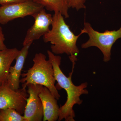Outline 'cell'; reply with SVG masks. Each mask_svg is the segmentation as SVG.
Listing matches in <instances>:
<instances>
[{
    "label": "cell",
    "mask_w": 121,
    "mask_h": 121,
    "mask_svg": "<svg viewBox=\"0 0 121 121\" xmlns=\"http://www.w3.org/2000/svg\"><path fill=\"white\" fill-rule=\"evenodd\" d=\"M86 0H67L68 5L69 8L75 9L78 11L86 8Z\"/></svg>",
    "instance_id": "obj_14"
},
{
    "label": "cell",
    "mask_w": 121,
    "mask_h": 121,
    "mask_svg": "<svg viewBox=\"0 0 121 121\" xmlns=\"http://www.w3.org/2000/svg\"><path fill=\"white\" fill-rule=\"evenodd\" d=\"M28 96L26 88L13 90L7 82L0 86V109H14L22 115L24 114Z\"/></svg>",
    "instance_id": "obj_6"
},
{
    "label": "cell",
    "mask_w": 121,
    "mask_h": 121,
    "mask_svg": "<svg viewBox=\"0 0 121 121\" xmlns=\"http://www.w3.org/2000/svg\"><path fill=\"white\" fill-rule=\"evenodd\" d=\"M42 5L46 9L55 13L59 12L65 18L69 17L67 0H32Z\"/></svg>",
    "instance_id": "obj_12"
},
{
    "label": "cell",
    "mask_w": 121,
    "mask_h": 121,
    "mask_svg": "<svg viewBox=\"0 0 121 121\" xmlns=\"http://www.w3.org/2000/svg\"><path fill=\"white\" fill-rule=\"evenodd\" d=\"M0 121H26L22 116L14 109H0Z\"/></svg>",
    "instance_id": "obj_13"
},
{
    "label": "cell",
    "mask_w": 121,
    "mask_h": 121,
    "mask_svg": "<svg viewBox=\"0 0 121 121\" xmlns=\"http://www.w3.org/2000/svg\"><path fill=\"white\" fill-rule=\"evenodd\" d=\"M83 29L85 33L88 35L89 39L86 42L82 44V48H87L96 47L103 54L104 62H106L109 61L113 44L117 40L121 38V27L117 31L107 30L104 32H101L94 30L90 23L85 22Z\"/></svg>",
    "instance_id": "obj_4"
},
{
    "label": "cell",
    "mask_w": 121,
    "mask_h": 121,
    "mask_svg": "<svg viewBox=\"0 0 121 121\" xmlns=\"http://www.w3.org/2000/svg\"><path fill=\"white\" fill-rule=\"evenodd\" d=\"M39 96L43 110V121H56L58 119L59 107L57 99L46 87L41 85Z\"/></svg>",
    "instance_id": "obj_9"
},
{
    "label": "cell",
    "mask_w": 121,
    "mask_h": 121,
    "mask_svg": "<svg viewBox=\"0 0 121 121\" xmlns=\"http://www.w3.org/2000/svg\"><path fill=\"white\" fill-rule=\"evenodd\" d=\"M5 38L2 28L0 26V51L7 48L4 43Z\"/></svg>",
    "instance_id": "obj_15"
},
{
    "label": "cell",
    "mask_w": 121,
    "mask_h": 121,
    "mask_svg": "<svg viewBox=\"0 0 121 121\" xmlns=\"http://www.w3.org/2000/svg\"><path fill=\"white\" fill-rule=\"evenodd\" d=\"M32 43V42H31L24 45L15 59L16 62L15 65L11 66L9 69L7 82L13 90L17 91L20 89L21 72L28 54L29 48Z\"/></svg>",
    "instance_id": "obj_10"
},
{
    "label": "cell",
    "mask_w": 121,
    "mask_h": 121,
    "mask_svg": "<svg viewBox=\"0 0 121 121\" xmlns=\"http://www.w3.org/2000/svg\"><path fill=\"white\" fill-rule=\"evenodd\" d=\"M27 0H0V4L1 5L9 4L16 2H22Z\"/></svg>",
    "instance_id": "obj_16"
},
{
    "label": "cell",
    "mask_w": 121,
    "mask_h": 121,
    "mask_svg": "<svg viewBox=\"0 0 121 121\" xmlns=\"http://www.w3.org/2000/svg\"><path fill=\"white\" fill-rule=\"evenodd\" d=\"M47 54L49 60L52 63L54 69V76L57 84L60 89L66 91L67 99L64 105L59 108L58 121L64 119L66 121H74L75 113L73 107L76 104L80 105L82 102L80 98L81 95L87 94L89 91L86 90L87 84L83 83L79 86L74 85L72 80V76L73 72L75 63H72V70L67 77L63 73L60 68L61 57L56 55L50 50H48Z\"/></svg>",
    "instance_id": "obj_1"
},
{
    "label": "cell",
    "mask_w": 121,
    "mask_h": 121,
    "mask_svg": "<svg viewBox=\"0 0 121 121\" xmlns=\"http://www.w3.org/2000/svg\"><path fill=\"white\" fill-rule=\"evenodd\" d=\"M44 8L32 0L2 5L0 7V24H5L17 18L32 16Z\"/></svg>",
    "instance_id": "obj_5"
},
{
    "label": "cell",
    "mask_w": 121,
    "mask_h": 121,
    "mask_svg": "<svg viewBox=\"0 0 121 121\" xmlns=\"http://www.w3.org/2000/svg\"><path fill=\"white\" fill-rule=\"evenodd\" d=\"M51 30L43 36V41L51 44L52 52L55 55L66 54L69 56L72 62L78 60L76 56L79 52L76 43L77 40L85 31L83 29L76 35L66 23L64 17L59 12L55 13Z\"/></svg>",
    "instance_id": "obj_2"
},
{
    "label": "cell",
    "mask_w": 121,
    "mask_h": 121,
    "mask_svg": "<svg viewBox=\"0 0 121 121\" xmlns=\"http://www.w3.org/2000/svg\"><path fill=\"white\" fill-rule=\"evenodd\" d=\"M33 60L34 64L32 67L26 73L21 74L22 78L20 82L22 83V87L26 88L29 84L42 85L47 87L58 100L60 95L55 86L56 80L52 63L41 52L36 54Z\"/></svg>",
    "instance_id": "obj_3"
},
{
    "label": "cell",
    "mask_w": 121,
    "mask_h": 121,
    "mask_svg": "<svg viewBox=\"0 0 121 121\" xmlns=\"http://www.w3.org/2000/svg\"><path fill=\"white\" fill-rule=\"evenodd\" d=\"M35 22L27 31L23 42V45L39 39L50 31V26L52 24L53 17L46 13L44 8L32 16Z\"/></svg>",
    "instance_id": "obj_8"
},
{
    "label": "cell",
    "mask_w": 121,
    "mask_h": 121,
    "mask_svg": "<svg viewBox=\"0 0 121 121\" xmlns=\"http://www.w3.org/2000/svg\"><path fill=\"white\" fill-rule=\"evenodd\" d=\"M20 51L16 48L0 51V86L7 82L11 64Z\"/></svg>",
    "instance_id": "obj_11"
},
{
    "label": "cell",
    "mask_w": 121,
    "mask_h": 121,
    "mask_svg": "<svg viewBox=\"0 0 121 121\" xmlns=\"http://www.w3.org/2000/svg\"><path fill=\"white\" fill-rule=\"evenodd\" d=\"M41 85L29 84L27 86L28 98L24 113L26 121H41L43 117V104L39 94Z\"/></svg>",
    "instance_id": "obj_7"
}]
</instances>
